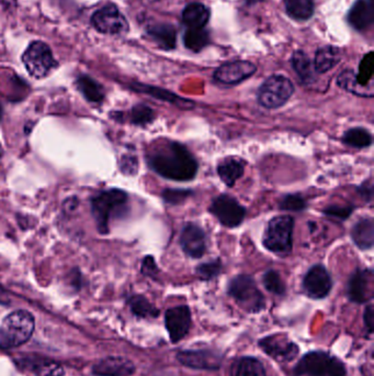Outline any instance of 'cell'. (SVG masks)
Masks as SVG:
<instances>
[{
    "instance_id": "cell-1",
    "label": "cell",
    "mask_w": 374,
    "mask_h": 376,
    "mask_svg": "<svg viewBox=\"0 0 374 376\" xmlns=\"http://www.w3.org/2000/svg\"><path fill=\"white\" fill-rule=\"evenodd\" d=\"M149 164L155 173L171 181L187 182L195 179L198 162L185 145L167 142L149 153Z\"/></svg>"
},
{
    "instance_id": "cell-2",
    "label": "cell",
    "mask_w": 374,
    "mask_h": 376,
    "mask_svg": "<svg viewBox=\"0 0 374 376\" xmlns=\"http://www.w3.org/2000/svg\"><path fill=\"white\" fill-rule=\"evenodd\" d=\"M34 325L36 321L29 311L9 313L0 327V348L9 349L27 343L33 333Z\"/></svg>"
},
{
    "instance_id": "cell-3",
    "label": "cell",
    "mask_w": 374,
    "mask_h": 376,
    "mask_svg": "<svg viewBox=\"0 0 374 376\" xmlns=\"http://www.w3.org/2000/svg\"><path fill=\"white\" fill-rule=\"evenodd\" d=\"M294 373L298 376H346L347 370L343 362L331 353L311 351L301 357Z\"/></svg>"
},
{
    "instance_id": "cell-4",
    "label": "cell",
    "mask_w": 374,
    "mask_h": 376,
    "mask_svg": "<svg viewBox=\"0 0 374 376\" xmlns=\"http://www.w3.org/2000/svg\"><path fill=\"white\" fill-rule=\"evenodd\" d=\"M228 293L248 313H260L266 307L264 295L250 275H238L230 281Z\"/></svg>"
},
{
    "instance_id": "cell-5",
    "label": "cell",
    "mask_w": 374,
    "mask_h": 376,
    "mask_svg": "<svg viewBox=\"0 0 374 376\" xmlns=\"http://www.w3.org/2000/svg\"><path fill=\"white\" fill-rule=\"evenodd\" d=\"M294 219L291 216H279L270 220L265 230L262 244L267 250L277 254H288L292 250Z\"/></svg>"
},
{
    "instance_id": "cell-6",
    "label": "cell",
    "mask_w": 374,
    "mask_h": 376,
    "mask_svg": "<svg viewBox=\"0 0 374 376\" xmlns=\"http://www.w3.org/2000/svg\"><path fill=\"white\" fill-rule=\"evenodd\" d=\"M127 203V194L117 188L102 192L92 200V216L100 234H108L109 221L113 212L124 207Z\"/></svg>"
},
{
    "instance_id": "cell-7",
    "label": "cell",
    "mask_w": 374,
    "mask_h": 376,
    "mask_svg": "<svg viewBox=\"0 0 374 376\" xmlns=\"http://www.w3.org/2000/svg\"><path fill=\"white\" fill-rule=\"evenodd\" d=\"M294 93L293 83L286 76L274 75L265 80L258 90V102L267 109H277L287 104Z\"/></svg>"
},
{
    "instance_id": "cell-8",
    "label": "cell",
    "mask_w": 374,
    "mask_h": 376,
    "mask_svg": "<svg viewBox=\"0 0 374 376\" xmlns=\"http://www.w3.org/2000/svg\"><path fill=\"white\" fill-rule=\"evenodd\" d=\"M22 62L34 78H46L58 66L50 46L41 41L30 44L22 56Z\"/></svg>"
},
{
    "instance_id": "cell-9",
    "label": "cell",
    "mask_w": 374,
    "mask_h": 376,
    "mask_svg": "<svg viewBox=\"0 0 374 376\" xmlns=\"http://www.w3.org/2000/svg\"><path fill=\"white\" fill-rule=\"evenodd\" d=\"M210 212L218 221L228 228L238 227L246 216V209L233 196L228 194H222L216 197L210 207Z\"/></svg>"
},
{
    "instance_id": "cell-10",
    "label": "cell",
    "mask_w": 374,
    "mask_h": 376,
    "mask_svg": "<svg viewBox=\"0 0 374 376\" xmlns=\"http://www.w3.org/2000/svg\"><path fill=\"white\" fill-rule=\"evenodd\" d=\"M260 347L277 362H291L298 357L300 348L284 333L267 335L260 340Z\"/></svg>"
},
{
    "instance_id": "cell-11",
    "label": "cell",
    "mask_w": 374,
    "mask_h": 376,
    "mask_svg": "<svg viewBox=\"0 0 374 376\" xmlns=\"http://www.w3.org/2000/svg\"><path fill=\"white\" fill-rule=\"evenodd\" d=\"M176 357L179 363L190 369L216 371L222 367L224 357L214 350H183Z\"/></svg>"
},
{
    "instance_id": "cell-12",
    "label": "cell",
    "mask_w": 374,
    "mask_h": 376,
    "mask_svg": "<svg viewBox=\"0 0 374 376\" xmlns=\"http://www.w3.org/2000/svg\"><path fill=\"white\" fill-rule=\"evenodd\" d=\"M92 22L101 33L123 34L129 30L127 19L114 5L105 6L95 12Z\"/></svg>"
},
{
    "instance_id": "cell-13",
    "label": "cell",
    "mask_w": 374,
    "mask_h": 376,
    "mask_svg": "<svg viewBox=\"0 0 374 376\" xmlns=\"http://www.w3.org/2000/svg\"><path fill=\"white\" fill-rule=\"evenodd\" d=\"M303 290L313 299H323L328 296L333 288L331 274L324 266L317 264L309 268L303 278Z\"/></svg>"
},
{
    "instance_id": "cell-14",
    "label": "cell",
    "mask_w": 374,
    "mask_h": 376,
    "mask_svg": "<svg viewBox=\"0 0 374 376\" xmlns=\"http://www.w3.org/2000/svg\"><path fill=\"white\" fill-rule=\"evenodd\" d=\"M166 329L171 343H178L187 337L192 325L191 310L186 305L173 307L165 313Z\"/></svg>"
},
{
    "instance_id": "cell-15",
    "label": "cell",
    "mask_w": 374,
    "mask_h": 376,
    "mask_svg": "<svg viewBox=\"0 0 374 376\" xmlns=\"http://www.w3.org/2000/svg\"><path fill=\"white\" fill-rule=\"evenodd\" d=\"M374 276L371 268L357 270L348 282V296L356 304H365L373 298Z\"/></svg>"
},
{
    "instance_id": "cell-16",
    "label": "cell",
    "mask_w": 374,
    "mask_h": 376,
    "mask_svg": "<svg viewBox=\"0 0 374 376\" xmlns=\"http://www.w3.org/2000/svg\"><path fill=\"white\" fill-rule=\"evenodd\" d=\"M256 66L248 61H233L220 66L214 73V78L224 85H237L256 73Z\"/></svg>"
},
{
    "instance_id": "cell-17",
    "label": "cell",
    "mask_w": 374,
    "mask_h": 376,
    "mask_svg": "<svg viewBox=\"0 0 374 376\" xmlns=\"http://www.w3.org/2000/svg\"><path fill=\"white\" fill-rule=\"evenodd\" d=\"M180 246L190 258H200L206 251V236L198 224H187L180 234Z\"/></svg>"
},
{
    "instance_id": "cell-18",
    "label": "cell",
    "mask_w": 374,
    "mask_h": 376,
    "mask_svg": "<svg viewBox=\"0 0 374 376\" xmlns=\"http://www.w3.org/2000/svg\"><path fill=\"white\" fill-rule=\"evenodd\" d=\"M134 372L132 362L121 357H106L92 367V373L97 376H131Z\"/></svg>"
},
{
    "instance_id": "cell-19",
    "label": "cell",
    "mask_w": 374,
    "mask_h": 376,
    "mask_svg": "<svg viewBox=\"0 0 374 376\" xmlns=\"http://www.w3.org/2000/svg\"><path fill=\"white\" fill-rule=\"evenodd\" d=\"M348 21L351 27L359 31L369 29L373 24V4L372 0H358L348 14Z\"/></svg>"
},
{
    "instance_id": "cell-20",
    "label": "cell",
    "mask_w": 374,
    "mask_h": 376,
    "mask_svg": "<svg viewBox=\"0 0 374 376\" xmlns=\"http://www.w3.org/2000/svg\"><path fill=\"white\" fill-rule=\"evenodd\" d=\"M245 162L236 157H228L218 165V174L224 184L232 187L244 175Z\"/></svg>"
},
{
    "instance_id": "cell-21",
    "label": "cell",
    "mask_w": 374,
    "mask_h": 376,
    "mask_svg": "<svg viewBox=\"0 0 374 376\" xmlns=\"http://www.w3.org/2000/svg\"><path fill=\"white\" fill-rule=\"evenodd\" d=\"M353 242L361 250L372 249L374 244V224L372 218L359 220L351 230Z\"/></svg>"
},
{
    "instance_id": "cell-22",
    "label": "cell",
    "mask_w": 374,
    "mask_h": 376,
    "mask_svg": "<svg viewBox=\"0 0 374 376\" xmlns=\"http://www.w3.org/2000/svg\"><path fill=\"white\" fill-rule=\"evenodd\" d=\"M209 19V8L203 4L192 3L183 9V21L189 29H202Z\"/></svg>"
},
{
    "instance_id": "cell-23",
    "label": "cell",
    "mask_w": 374,
    "mask_h": 376,
    "mask_svg": "<svg viewBox=\"0 0 374 376\" xmlns=\"http://www.w3.org/2000/svg\"><path fill=\"white\" fill-rule=\"evenodd\" d=\"M230 376H267V373L260 360L252 357H242L233 362Z\"/></svg>"
},
{
    "instance_id": "cell-24",
    "label": "cell",
    "mask_w": 374,
    "mask_h": 376,
    "mask_svg": "<svg viewBox=\"0 0 374 376\" xmlns=\"http://www.w3.org/2000/svg\"><path fill=\"white\" fill-rule=\"evenodd\" d=\"M149 36L159 48L171 51L176 46V30L169 24H159L151 26L147 30Z\"/></svg>"
},
{
    "instance_id": "cell-25",
    "label": "cell",
    "mask_w": 374,
    "mask_h": 376,
    "mask_svg": "<svg viewBox=\"0 0 374 376\" xmlns=\"http://www.w3.org/2000/svg\"><path fill=\"white\" fill-rule=\"evenodd\" d=\"M339 61H341V51L338 48L329 46L321 48L315 56V70L317 73L324 74V73L335 68L338 64Z\"/></svg>"
},
{
    "instance_id": "cell-26",
    "label": "cell",
    "mask_w": 374,
    "mask_h": 376,
    "mask_svg": "<svg viewBox=\"0 0 374 376\" xmlns=\"http://www.w3.org/2000/svg\"><path fill=\"white\" fill-rule=\"evenodd\" d=\"M133 90L137 92L145 93V94L151 95V97L161 99L164 102H169L171 104L176 105L180 108H191L193 106L191 102L188 99H183L178 97L177 95L171 94L169 90H161L157 87L146 86V85L135 84L132 86Z\"/></svg>"
},
{
    "instance_id": "cell-27",
    "label": "cell",
    "mask_w": 374,
    "mask_h": 376,
    "mask_svg": "<svg viewBox=\"0 0 374 376\" xmlns=\"http://www.w3.org/2000/svg\"><path fill=\"white\" fill-rule=\"evenodd\" d=\"M286 11L292 19L305 21L314 14V0H284Z\"/></svg>"
},
{
    "instance_id": "cell-28",
    "label": "cell",
    "mask_w": 374,
    "mask_h": 376,
    "mask_svg": "<svg viewBox=\"0 0 374 376\" xmlns=\"http://www.w3.org/2000/svg\"><path fill=\"white\" fill-rule=\"evenodd\" d=\"M22 363L24 367H28L30 371L40 376L64 375V370L55 362L46 361V360L24 359Z\"/></svg>"
},
{
    "instance_id": "cell-29",
    "label": "cell",
    "mask_w": 374,
    "mask_h": 376,
    "mask_svg": "<svg viewBox=\"0 0 374 376\" xmlns=\"http://www.w3.org/2000/svg\"><path fill=\"white\" fill-rule=\"evenodd\" d=\"M77 86L89 102L100 103L105 97L102 86L87 75H82L78 78Z\"/></svg>"
},
{
    "instance_id": "cell-30",
    "label": "cell",
    "mask_w": 374,
    "mask_h": 376,
    "mask_svg": "<svg viewBox=\"0 0 374 376\" xmlns=\"http://www.w3.org/2000/svg\"><path fill=\"white\" fill-rule=\"evenodd\" d=\"M129 306L135 316L141 318H157L159 310L141 295H134L129 299Z\"/></svg>"
},
{
    "instance_id": "cell-31",
    "label": "cell",
    "mask_w": 374,
    "mask_h": 376,
    "mask_svg": "<svg viewBox=\"0 0 374 376\" xmlns=\"http://www.w3.org/2000/svg\"><path fill=\"white\" fill-rule=\"evenodd\" d=\"M292 66L295 73L299 75V78L303 82L309 83L313 80L314 75H313L312 62L309 60L306 53L303 51L294 52L292 56Z\"/></svg>"
},
{
    "instance_id": "cell-32",
    "label": "cell",
    "mask_w": 374,
    "mask_h": 376,
    "mask_svg": "<svg viewBox=\"0 0 374 376\" xmlns=\"http://www.w3.org/2000/svg\"><path fill=\"white\" fill-rule=\"evenodd\" d=\"M343 141L349 147L363 149V147H370L373 142V139H372L371 133L365 129L353 128L346 131Z\"/></svg>"
},
{
    "instance_id": "cell-33",
    "label": "cell",
    "mask_w": 374,
    "mask_h": 376,
    "mask_svg": "<svg viewBox=\"0 0 374 376\" xmlns=\"http://www.w3.org/2000/svg\"><path fill=\"white\" fill-rule=\"evenodd\" d=\"M186 48L199 52L209 43V32L202 29H188L183 36Z\"/></svg>"
},
{
    "instance_id": "cell-34",
    "label": "cell",
    "mask_w": 374,
    "mask_h": 376,
    "mask_svg": "<svg viewBox=\"0 0 374 376\" xmlns=\"http://www.w3.org/2000/svg\"><path fill=\"white\" fill-rule=\"evenodd\" d=\"M262 283L266 290L272 294L278 295V296H283L286 294L287 287L280 274L276 271L269 270L265 273L264 278H262Z\"/></svg>"
},
{
    "instance_id": "cell-35",
    "label": "cell",
    "mask_w": 374,
    "mask_h": 376,
    "mask_svg": "<svg viewBox=\"0 0 374 376\" xmlns=\"http://www.w3.org/2000/svg\"><path fill=\"white\" fill-rule=\"evenodd\" d=\"M373 68H374V58L373 52H369L363 61L360 62L359 70L358 74L356 75V80H357L358 84L360 86H367L371 82L372 76H373Z\"/></svg>"
},
{
    "instance_id": "cell-36",
    "label": "cell",
    "mask_w": 374,
    "mask_h": 376,
    "mask_svg": "<svg viewBox=\"0 0 374 376\" xmlns=\"http://www.w3.org/2000/svg\"><path fill=\"white\" fill-rule=\"evenodd\" d=\"M222 271V263L220 260L211 261V262L203 263V264H200L197 266L198 276H199L201 280L203 281H210L215 278L216 276H218V274L221 273Z\"/></svg>"
},
{
    "instance_id": "cell-37",
    "label": "cell",
    "mask_w": 374,
    "mask_h": 376,
    "mask_svg": "<svg viewBox=\"0 0 374 376\" xmlns=\"http://www.w3.org/2000/svg\"><path fill=\"white\" fill-rule=\"evenodd\" d=\"M154 118H155V114L151 107L141 104L133 107L131 119L134 125H146L151 123Z\"/></svg>"
},
{
    "instance_id": "cell-38",
    "label": "cell",
    "mask_w": 374,
    "mask_h": 376,
    "mask_svg": "<svg viewBox=\"0 0 374 376\" xmlns=\"http://www.w3.org/2000/svg\"><path fill=\"white\" fill-rule=\"evenodd\" d=\"M305 207H306L305 199L299 194L284 196L280 203V209L288 212H301L305 209Z\"/></svg>"
},
{
    "instance_id": "cell-39",
    "label": "cell",
    "mask_w": 374,
    "mask_h": 376,
    "mask_svg": "<svg viewBox=\"0 0 374 376\" xmlns=\"http://www.w3.org/2000/svg\"><path fill=\"white\" fill-rule=\"evenodd\" d=\"M192 192L189 189H165L163 192V199L169 205H179L190 197Z\"/></svg>"
},
{
    "instance_id": "cell-40",
    "label": "cell",
    "mask_w": 374,
    "mask_h": 376,
    "mask_svg": "<svg viewBox=\"0 0 374 376\" xmlns=\"http://www.w3.org/2000/svg\"><path fill=\"white\" fill-rule=\"evenodd\" d=\"M338 85L343 87V90H348V92L353 93V94L359 95L361 96V93L359 92L358 88H363L358 84L357 80H356V74L351 70H346L338 78Z\"/></svg>"
},
{
    "instance_id": "cell-41",
    "label": "cell",
    "mask_w": 374,
    "mask_h": 376,
    "mask_svg": "<svg viewBox=\"0 0 374 376\" xmlns=\"http://www.w3.org/2000/svg\"><path fill=\"white\" fill-rule=\"evenodd\" d=\"M353 207H346V206H329L324 210V214L328 217L337 218V219L345 220L351 216L353 212Z\"/></svg>"
},
{
    "instance_id": "cell-42",
    "label": "cell",
    "mask_w": 374,
    "mask_h": 376,
    "mask_svg": "<svg viewBox=\"0 0 374 376\" xmlns=\"http://www.w3.org/2000/svg\"><path fill=\"white\" fill-rule=\"evenodd\" d=\"M159 268L153 256H146L141 262V273L149 278H156L159 275Z\"/></svg>"
},
{
    "instance_id": "cell-43",
    "label": "cell",
    "mask_w": 374,
    "mask_h": 376,
    "mask_svg": "<svg viewBox=\"0 0 374 376\" xmlns=\"http://www.w3.org/2000/svg\"><path fill=\"white\" fill-rule=\"evenodd\" d=\"M121 169L127 174H133L137 169V160L132 155H127L121 160Z\"/></svg>"
},
{
    "instance_id": "cell-44",
    "label": "cell",
    "mask_w": 374,
    "mask_h": 376,
    "mask_svg": "<svg viewBox=\"0 0 374 376\" xmlns=\"http://www.w3.org/2000/svg\"><path fill=\"white\" fill-rule=\"evenodd\" d=\"M363 320H365V328H367L368 333L371 335L373 333V323H374V310L373 306L369 305L365 308V315H363Z\"/></svg>"
},
{
    "instance_id": "cell-45",
    "label": "cell",
    "mask_w": 374,
    "mask_h": 376,
    "mask_svg": "<svg viewBox=\"0 0 374 376\" xmlns=\"http://www.w3.org/2000/svg\"><path fill=\"white\" fill-rule=\"evenodd\" d=\"M359 193L363 195V197L365 198V200L372 199V196H373V185H372V182L369 181L367 182V183L363 184L361 187H359Z\"/></svg>"
},
{
    "instance_id": "cell-46",
    "label": "cell",
    "mask_w": 374,
    "mask_h": 376,
    "mask_svg": "<svg viewBox=\"0 0 374 376\" xmlns=\"http://www.w3.org/2000/svg\"><path fill=\"white\" fill-rule=\"evenodd\" d=\"M8 302V297L6 293L4 292L3 288H0V304H5Z\"/></svg>"
},
{
    "instance_id": "cell-47",
    "label": "cell",
    "mask_w": 374,
    "mask_h": 376,
    "mask_svg": "<svg viewBox=\"0 0 374 376\" xmlns=\"http://www.w3.org/2000/svg\"><path fill=\"white\" fill-rule=\"evenodd\" d=\"M143 1H145V3L147 4H154L159 3V1H161V0H143Z\"/></svg>"
},
{
    "instance_id": "cell-48",
    "label": "cell",
    "mask_w": 374,
    "mask_h": 376,
    "mask_svg": "<svg viewBox=\"0 0 374 376\" xmlns=\"http://www.w3.org/2000/svg\"><path fill=\"white\" fill-rule=\"evenodd\" d=\"M246 1H247L248 5H252V4L258 3L260 0H246Z\"/></svg>"
},
{
    "instance_id": "cell-49",
    "label": "cell",
    "mask_w": 374,
    "mask_h": 376,
    "mask_svg": "<svg viewBox=\"0 0 374 376\" xmlns=\"http://www.w3.org/2000/svg\"><path fill=\"white\" fill-rule=\"evenodd\" d=\"M1 117H3V106L0 105V119H1Z\"/></svg>"
},
{
    "instance_id": "cell-50",
    "label": "cell",
    "mask_w": 374,
    "mask_h": 376,
    "mask_svg": "<svg viewBox=\"0 0 374 376\" xmlns=\"http://www.w3.org/2000/svg\"><path fill=\"white\" fill-rule=\"evenodd\" d=\"M1 155H3V149L0 147V157H1Z\"/></svg>"
}]
</instances>
